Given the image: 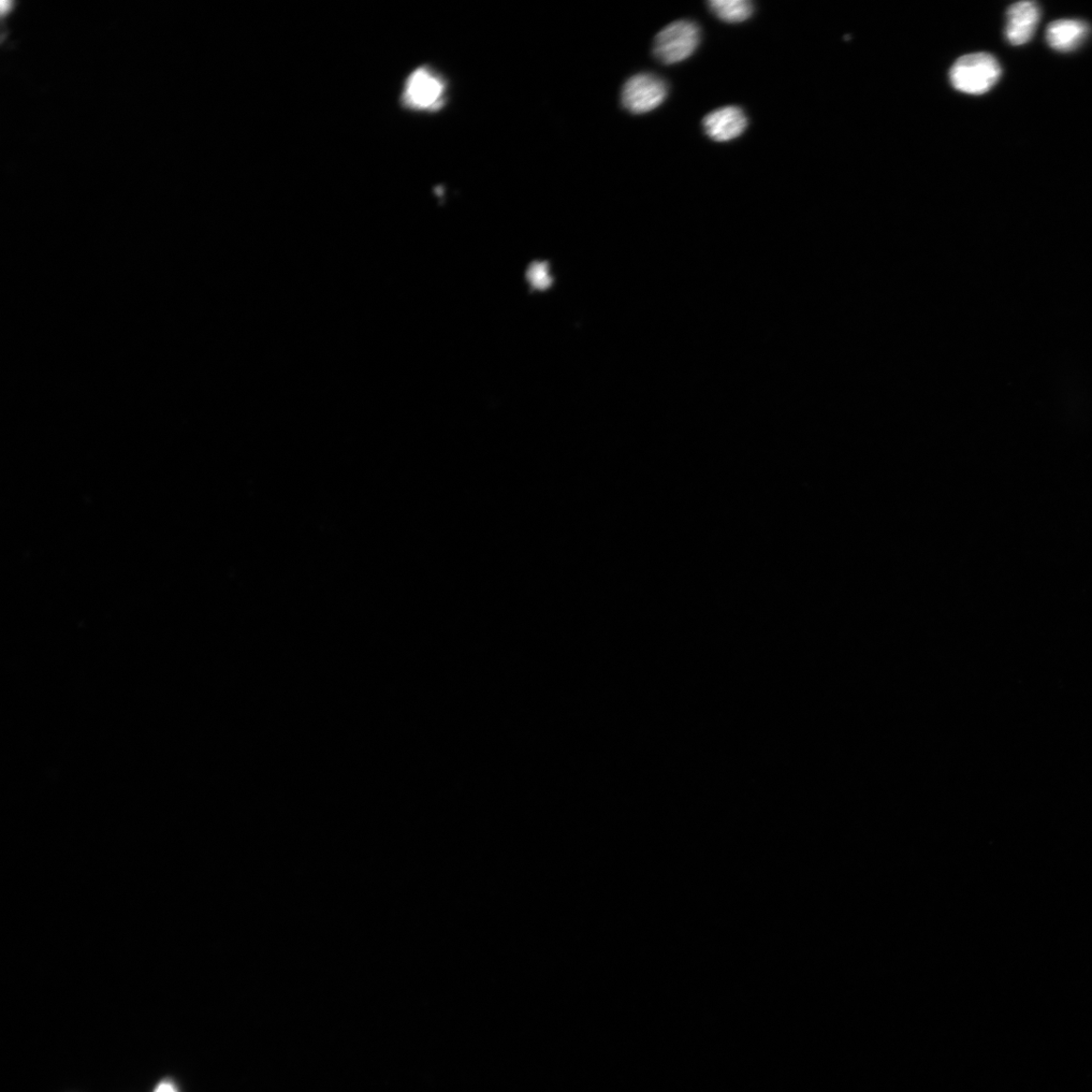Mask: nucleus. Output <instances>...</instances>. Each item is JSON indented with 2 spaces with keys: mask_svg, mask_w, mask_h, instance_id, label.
<instances>
[{
  "mask_svg": "<svg viewBox=\"0 0 1092 1092\" xmlns=\"http://www.w3.org/2000/svg\"><path fill=\"white\" fill-rule=\"evenodd\" d=\"M154 1092H179L176 1085L170 1082H163L160 1083Z\"/></svg>",
  "mask_w": 1092,
  "mask_h": 1092,
  "instance_id": "nucleus-9",
  "label": "nucleus"
},
{
  "mask_svg": "<svg viewBox=\"0 0 1092 1092\" xmlns=\"http://www.w3.org/2000/svg\"><path fill=\"white\" fill-rule=\"evenodd\" d=\"M702 124L705 134L711 140L723 143L744 134L748 118L740 108L730 106L708 113Z\"/></svg>",
  "mask_w": 1092,
  "mask_h": 1092,
  "instance_id": "nucleus-5",
  "label": "nucleus"
},
{
  "mask_svg": "<svg viewBox=\"0 0 1092 1092\" xmlns=\"http://www.w3.org/2000/svg\"><path fill=\"white\" fill-rule=\"evenodd\" d=\"M667 96L665 80L651 73H639L623 85L621 104L631 113L644 114L659 108Z\"/></svg>",
  "mask_w": 1092,
  "mask_h": 1092,
  "instance_id": "nucleus-4",
  "label": "nucleus"
},
{
  "mask_svg": "<svg viewBox=\"0 0 1092 1092\" xmlns=\"http://www.w3.org/2000/svg\"><path fill=\"white\" fill-rule=\"evenodd\" d=\"M1089 32V26L1084 22L1059 20L1048 26L1046 39L1054 50L1070 52L1082 45Z\"/></svg>",
  "mask_w": 1092,
  "mask_h": 1092,
  "instance_id": "nucleus-7",
  "label": "nucleus"
},
{
  "mask_svg": "<svg viewBox=\"0 0 1092 1092\" xmlns=\"http://www.w3.org/2000/svg\"><path fill=\"white\" fill-rule=\"evenodd\" d=\"M446 82L428 66L413 71L405 82L402 104L417 112L440 111L445 104Z\"/></svg>",
  "mask_w": 1092,
  "mask_h": 1092,
  "instance_id": "nucleus-3",
  "label": "nucleus"
},
{
  "mask_svg": "<svg viewBox=\"0 0 1092 1092\" xmlns=\"http://www.w3.org/2000/svg\"><path fill=\"white\" fill-rule=\"evenodd\" d=\"M701 28L683 20L667 25L654 38L652 54L659 62L673 65L688 60L701 43Z\"/></svg>",
  "mask_w": 1092,
  "mask_h": 1092,
  "instance_id": "nucleus-2",
  "label": "nucleus"
},
{
  "mask_svg": "<svg viewBox=\"0 0 1092 1092\" xmlns=\"http://www.w3.org/2000/svg\"><path fill=\"white\" fill-rule=\"evenodd\" d=\"M707 6L718 19L728 24L746 22L754 11V4L749 0H711Z\"/></svg>",
  "mask_w": 1092,
  "mask_h": 1092,
  "instance_id": "nucleus-8",
  "label": "nucleus"
},
{
  "mask_svg": "<svg viewBox=\"0 0 1092 1092\" xmlns=\"http://www.w3.org/2000/svg\"><path fill=\"white\" fill-rule=\"evenodd\" d=\"M1006 37L1014 46H1021L1031 41L1041 19V10L1036 3L1021 2L1008 10Z\"/></svg>",
  "mask_w": 1092,
  "mask_h": 1092,
  "instance_id": "nucleus-6",
  "label": "nucleus"
},
{
  "mask_svg": "<svg viewBox=\"0 0 1092 1092\" xmlns=\"http://www.w3.org/2000/svg\"><path fill=\"white\" fill-rule=\"evenodd\" d=\"M1001 68L993 55L974 53L961 57L950 70L954 89L961 93L979 95L986 94L997 83Z\"/></svg>",
  "mask_w": 1092,
  "mask_h": 1092,
  "instance_id": "nucleus-1",
  "label": "nucleus"
}]
</instances>
